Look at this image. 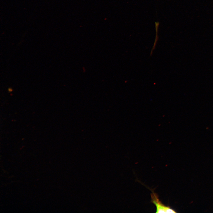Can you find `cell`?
<instances>
[{
    "mask_svg": "<svg viewBox=\"0 0 213 213\" xmlns=\"http://www.w3.org/2000/svg\"><path fill=\"white\" fill-rule=\"evenodd\" d=\"M151 202L156 206V213H177L175 210L169 206H167L163 204L159 200L158 195L152 191L151 194Z\"/></svg>",
    "mask_w": 213,
    "mask_h": 213,
    "instance_id": "obj_1",
    "label": "cell"
},
{
    "mask_svg": "<svg viewBox=\"0 0 213 213\" xmlns=\"http://www.w3.org/2000/svg\"><path fill=\"white\" fill-rule=\"evenodd\" d=\"M159 25V22H155V27H156V36L155 41L153 46V49H154L155 48V47L156 46V44L157 41L158 39V35H157V32H158V27Z\"/></svg>",
    "mask_w": 213,
    "mask_h": 213,
    "instance_id": "obj_2",
    "label": "cell"
}]
</instances>
